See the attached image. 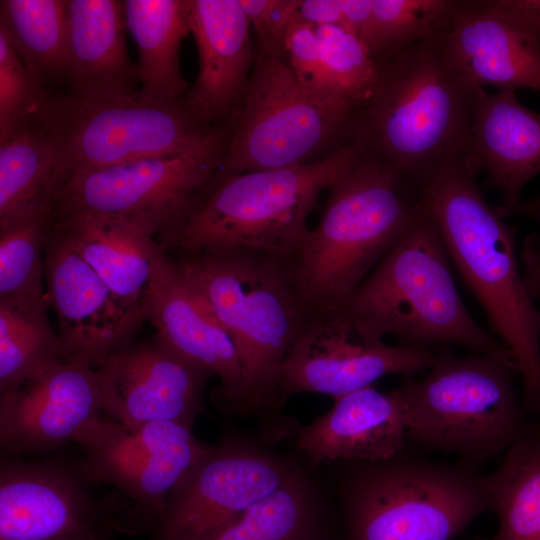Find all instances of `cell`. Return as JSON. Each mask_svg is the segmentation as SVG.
<instances>
[{
	"instance_id": "9",
	"label": "cell",
	"mask_w": 540,
	"mask_h": 540,
	"mask_svg": "<svg viewBox=\"0 0 540 540\" xmlns=\"http://www.w3.org/2000/svg\"><path fill=\"white\" fill-rule=\"evenodd\" d=\"M238 115L186 152L140 158L72 176L57 194L54 218L88 213L125 219L150 232L169 250L219 180Z\"/></svg>"
},
{
	"instance_id": "24",
	"label": "cell",
	"mask_w": 540,
	"mask_h": 540,
	"mask_svg": "<svg viewBox=\"0 0 540 540\" xmlns=\"http://www.w3.org/2000/svg\"><path fill=\"white\" fill-rule=\"evenodd\" d=\"M470 163L485 171L502 205L521 200L527 183L540 173V113L524 106L516 91H476Z\"/></svg>"
},
{
	"instance_id": "1",
	"label": "cell",
	"mask_w": 540,
	"mask_h": 540,
	"mask_svg": "<svg viewBox=\"0 0 540 540\" xmlns=\"http://www.w3.org/2000/svg\"><path fill=\"white\" fill-rule=\"evenodd\" d=\"M178 263L239 352L244 382L236 417L254 419L272 444L294 438L301 425L282 412L281 370L311 313L288 260L232 249L183 254Z\"/></svg>"
},
{
	"instance_id": "33",
	"label": "cell",
	"mask_w": 540,
	"mask_h": 540,
	"mask_svg": "<svg viewBox=\"0 0 540 540\" xmlns=\"http://www.w3.org/2000/svg\"><path fill=\"white\" fill-rule=\"evenodd\" d=\"M53 212L0 229V300L43 301L45 247Z\"/></svg>"
},
{
	"instance_id": "25",
	"label": "cell",
	"mask_w": 540,
	"mask_h": 540,
	"mask_svg": "<svg viewBox=\"0 0 540 540\" xmlns=\"http://www.w3.org/2000/svg\"><path fill=\"white\" fill-rule=\"evenodd\" d=\"M53 227L127 307L147 317L154 268L166 253L150 232L125 219L88 213L54 218Z\"/></svg>"
},
{
	"instance_id": "18",
	"label": "cell",
	"mask_w": 540,
	"mask_h": 540,
	"mask_svg": "<svg viewBox=\"0 0 540 540\" xmlns=\"http://www.w3.org/2000/svg\"><path fill=\"white\" fill-rule=\"evenodd\" d=\"M102 414L95 369L77 360L61 361L0 394L1 456L56 453Z\"/></svg>"
},
{
	"instance_id": "21",
	"label": "cell",
	"mask_w": 540,
	"mask_h": 540,
	"mask_svg": "<svg viewBox=\"0 0 540 540\" xmlns=\"http://www.w3.org/2000/svg\"><path fill=\"white\" fill-rule=\"evenodd\" d=\"M406 446L400 393L372 386L335 398L328 412L300 426L294 438V451L313 467L337 460L388 459Z\"/></svg>"
},
{
	"instance_id": "12",
	"label": "cell",
	"mask_w": 540,
	"mask_h": 540,
	"mask_svg": "<svg viewBox=\"0 0 540 540\" xmlns=\"http://www.w3.org/2000/svg\"><path fill=\"white\" fill-rule=\"evenodd\" d=\"M259 434L228 428L172 489L147 540H207L305 463Z\"/></svg>"
},
{
	"instance_id": "34",
	"label": "cell",
	"mask_w": 540,
	"mask_h": 540,
	"mask_svg": "<svg viewBox=\"0 0 540 540\" xmlns=\"http://www.w3.org/2000/svg\"><path fill=\"white\" fill-rule=\"evenodd\" d=\"M316 32L329 89L361 112L375 90L379 64L364 43L342 26H318Z\"/></svg>"
},
{
	"instance_id": "27",
	"label": "cell",
	"mask_w": 540,
	"mask_h": 540,
	"mask_svg": "<svg viewBox=\"0 0 540 540\" xmlns=\"http://www.w3.org/2000/svg\"><path fill=\"white\" fill-rule=\"evenodd\" d=\"M127 30L139 59L138 97L154 103L182 101L189 84L181 72L180 49L190 33V0H125Z\"/></svg>"
},
{
	"instance_id": "36",
	"label": "cell",
	"mask_w": 540,
	"mask_h": 540,
	"mask_svg": "<svg viewBox=\"0 0 540 540\" xmlns=\"http://www.w3.org/2000/svg\"><path fill=\"white\" fill-rule=\"evenodd\" d=\"M283 51L288 64L301 81L340 100L331 92L326 81L316 27L300 19L296 12L287 28Z\"/></svg>"
},
{
	"instance_id": "2",
	"label": "cell",
	"mask_w": 540,
	"mask_h": 540,
	"mask_svg": "<svg viewBox=\"0 0 540 540\" xmlns=\"http://www.w3.org/2000/svg\"><path fill=\"white\" fill-rule=\"evenodd\" d=\"M476 91L447 61L439 32L379 64L352 146L420 189L446 165L471 166Z\"/></svg>"
},
{
	"instance_id": "15",
	"label": "cell",
	"mask_w": 540,
	"mask_h": 540,
	"mask_svg": "<svg viewBox=\"0 0 540 540\" xmlns=\"http://www.w3.org/2000/svg\"><path fill=\"white\" fill-rule=\"evenodd\" d=\"M438 347H412L365 342L347 312L309 317L281 370L283 402L299 393L334 399L371 386L389 374L415 375L436 361Z\"/></svg>"
},
{
	"instance_id": "8",
	"label": "cell",
	"mask_w": 540,
	"mask_h": 540,
	"mask_svg": "<svg viewBox=\"0 0 540 540\" xmlns=\"http://www.w3.org/2000/svg\"><path fill=\"white\" fill-rule=\"evenodd\" d=\"M357 156L350 145L308 164L221 173L169 250L195 254L248 249L289 260L309 230L307 220L319 197Z\"/></svg>"
},
{
	"instance_id": "39",
	"label": "cell",
	"mask_w": 540,
	"mask_h": 540,
	"mask_svg": "<svg viewBox=\"0 0 540 540\" xmlns=\"http://www.w3.org/2000/svg\"><path fill=\"white\" fill-rule=\"evenodd\" d=\"M519 259L527 291L534 302L540 301V230L525 237Z\"/></svg>"
},
{
	"instance_id": "11",
	"label": "cell",
	"mask_w": 540,
	"mask_h": 540,
	"mask_svg": "<svg viewBox=\"0 0 540 540\" xmlns=\"http://www.w3.org/2000/svg\"><path fill=\"white\" fill-rule=\"evenodd\" d=\"M35 116L55 146L62 186L80 173L186 152L214 129L200 124L182 101L154 103L138 95L101 100L45 95Z\"/></svg>"
},
{
	"instance_id": "7",
	"label": "cell",
	"mask_w": 540,
	"mask_h": 540,
	"mask_svg": "<svg viewBox=\"0 0 540 540\" xmlns=\"http://www.w3.org/2000/svg\"><path fill=\"white\" fill-rule=\"evenodd\" d=\"M422 378L404 375L397 387L406 415V441L480 466L521 439L532 424L518 396L513 359L438 348Z\"/></svg>"
},
{
	"instance_id": "43",
	"label": "cell",
	"mask_w": 540,
	"mask_h": 540,
	"mask_svg": "<svg viewBox=\"0 0 540 540\" xmlns=\"http://www.w3.org/2000/svg\"><path fill=\"white\" fill-rule=\"evenodd\" d=\"M472 540H487L486 538H482V537H475L473 538Z\"/></svg>"
},
{
	"instance_id": "40",
	"label": "cell",
	"mask_w": 540,
	"mask_h": 540,
	"mask_svg": "<svg viewBox=\"0 0 540 540\" xmlns=\"http://www.w3.org/2000/svg\"><path fill=\"white\" fill-rule=\"evenodd\" d=\"M296 15L318 27L342 24L341 0H301Z\"/></svg>"
},
{
	"instance_id": "6",
	"label": "cell",
	"mask_w": 540,
	"mask_h": 540,
	"mask_svg": "<svg viewBox=\"0 0 540 540\" xmlns=\"http://www.w3.org/2000/svg\"><path fill=\"white\" fill-rule=\"evenodd\" d=\"M451 266L426 207L355 294L348 314L356 334L370 343L394 337L403 346L455 344L474 353L515 360L470 315Z\"/></svg>"
},
{
	"instance_id": "4",
	"label": "cell",
	"mask_w": 540,
	"mask_h": 540,
	"mask_svg": "<svg viewBox=\"0 0 540 540\" xmlns=\"http://www.w3.org/2000/svg\"><path fill=\"white\" fill-rule=\"evenodd\" d=\"M334 507L340 540H453L493 511L488 474L461 460H433L407 446L383 460L316 467Z\"/></svg>"
},
{
	"instance_id": "16",
	"label": "cell",
	"mask_w": 540,
	"mask_h": 540,
	"mask_svg": "<svg viewBox=\"0 0 540 540\" xmlns=\"http://www.w3.org/2000/svg\"><path fill=\"white\" fill-rule=\"evenodd\" d=\"M95 375L103 413L128 428L161 421L193 428L212 377L156 337L114 352Z\"/></svg>"
},
{
	"instance_id": "37",
	"label": "cell",
	"mask_w": 540,
	"mask_h": 540,
	"mask_svg": "<svg viewBox=\"0 0 540 540\" xmlns=\"http://www.w3.org/2000/svg\"><path fill=\"white\" fill-rule=\"evenodd\" d=\"M239 3L257 35V52L284 54L285 34L301 0H239Z\"/></svg>"
},
{
	"instance_id": "31",
	"label": "cell",
	"mask_w": 540,
	"mask_h": 540,
	"mask_svg": "<svg viewBox=\"0 0 540 540\" xmlns=\"http://www.w3.org/2000/svg\"><path fill=\"white\" fill-rule=\"evenodd\" d=\"M43 301L0 300V394L67 360Z\"/></svg>"
},
{
	"instance_id": "42",
	"label": "cell",
	"mask_w": 540,
	"mask_h": 540,
	"mask_svg": "<svg viewBox=\"0 0 540 540\" xmlns=\"http://www.w3.org/2000/svg\"><path fill=\"white\" fill-rule=\"evenodd\" d=\"M509 214L524 217L540 223V195L510 206Z\"/></svg>"
},
{
	"instance_id": "22",
	"label": "cell",
	"mask_w": 540,
	"mask_h": 540,
	"mask_svg": "<svg viewBox=\"0 0 540 540\" xmlns=\"http://www.w3.org/2000/svg\"><path fill=\"white\" fill-rule=\"evenodd\" d=\"M440 39L451 67L474 88L540 93V48L486 0H461Z\"/></svg>"
},
{
	"instance_id": "5",
	"label": "cell",
	"mask_w": 540,
	"mask_h": 540,
	"mask_svg": "<svg viewBox=\"0 0 540 540\" xmlns=\"http://www.w3.org/2000/svg\"><path fill=\"white\" fill-rule=\"evenodd\" d=\"M327 191L319 223L288 260L311 315L348 311L363 282L426 210L419 188L359 155Z\"/></svg>"
},
{
	"instance_id": "19",
	"label": "cell",
	"mask_w": 540,
	"mask_h": 540,
	"mask_svg": "<svg viewBox=\"0 0 540 540\" xmlns=\"http://www.w3.org/2000/svg\"><path fill=\"white\" fill-rule=\"evenodd\" d=\"M147 317L160 342L218 377L212 401L223 415L235 417L244 382L237 347L178 261L166 253L154 268Z\"/></svg>"
},
{
	"instance_id": "26",
	"label": "cell",
	"mask_w": 540,
	"mask_h": 540,
	"mask_svg": "<svg viewBox=\"0 0 540 540\" xmlns=\"http://www.w3.org/2000/svg\"><path fill=\"white\" fill-rule=\"evenodd\" d=\"M335 524L320 473L305 461L276 491L207 540H329Z\"/></svg>"
},
{
	"instance_id": "35",
	"label": "cell",
	"mask_w": 540,
	"mask_h": 540,
	"mask_svg": "<svg viewBox=\"0 0 540 540\" xmlns=\"http://www.w3.org/2000/svg\"><path fill=\"white\" fill-rule=\"evenodd\" d=\"M44 95L18 52L0 33V142L34 117Z\"/></svg>"
},
{
	"instance_id": "10",
	"label": "cell",
	"mask_w": 540,
	"mask_h": 540,
	"mask_svg": "<svg viewBox=\"0 0 540 540\" xmlns=\"http://www.w3.org/2000/svg\"><path fill=\"white\" fill-rule=\"evenodd\" d=\"M359 115V111L301 81L284 54L257 52L222 173L320 160L352 145Z\"/></svg>"
},
{
	"instance_id": "3",
	"label": "cell",
	"mask_w": 540,
	"mask_h": 540,
	"mask_svg": "<svg viewBox=\"0 0 540 540\" xmlns=\"http://www.w3.org/2000/svg\"><path fill=\"white\" fill-rule=\"evenodd\" d=\"M475 174L468 162L446 165L420 193L451 265L516 361L526 411L540 415V310L525 286L515 230L486 201Z\"/></svg>"
},
{
	"instance_id": "41",
	"label": "cell",
	"mask_w": 540,
	"mask_h": 540,
	"mask_svg": "<svg viewBox=\"0 0 540 540\" xmlns=\"http://www.w3.org/2000/svg\"><path fill=\"white\" fill-rule=\"evenodd\" d=\"M341 7V26L362 41L371 17L372 0H341Z\"/></svg>"
},
{
	"instance_id": "14",
	"label": "cell",
	"mask_w": 540,
	"mask_h": 540,
	"mask_svg": "<svg viewBox=\"0 0 540 540\" xmlns=\"http://www.w3.org/2000/svg\"><path fill=\"white\" fill-rule=\"evenodd\" d=\"M73 442L81 446L93 480L124 497L128 533L153 528L174 486L211 446L176 422L128 428L102 417L83 427Z\"/></svg>"
},
{
	"instance_id": "32",
	"label": "cell",
	"mask_w": 540,
	"mask_h": 540,
	"mask_svg": "<svg viewBox=\"0 0 540 540\" xmlns=\"http://www.w3.org/2000/svg\"><path fill=\"white\" fill-rule=\"evenodd\" d=\"M461 0H372L362 42L383 63L406 48L446 29Z\"/></svg>"
},
{
	"instance_id": "38",
	"label": "cell",
	"mask_w": 540,
	"mask_h": 540,
	"mask_svg": "<svg viewBox=\"0 0 540 540\" xmlns=\"http://www.w3.org/2000/svg\"><path fill=\"white\" fill-rule=\"evenodd\" d=\"M489 7L540 48V0H487Z\"/></svg>"
},
{
	"instance_id": "29",
	"label": "cell",
	"mask_w": 540,
	"mask_h": 540,
	"mask_svg": "<svg viewBox=\"0 0 540 540\" xmlns=\"http://www.w3.org/2000/svg\"><path fill=\"white\" fill-rule=\"evenodd\" d=\"M68 1H0V33L18 52L45 95L63 91Z\"/></svg>"
},
{
	"instance_id": "17",
	"label": "cell",
	"mask_w": 540,
	"mask_h": 540,
	"mask_svg": "<svg viewBox=\"0 0 540 540\" xmlns=\"http://www.w3.org/2000/svg\"><path fill=\"white\" fill-rule=\"evenodd\" d=\"M45 281L67 359L95 369L134 342L147 320L112 292L53 225L45 247Z\"/></svg>"
},
{
	"instance_id": "20",
	"label": "cell",
	"mask_w": 540,
	"mask_h": 540,
	"mask_svg": "<svg viewBox=\"0 0 540 540\" xmlns=\"http://www.w3.org/2000/svg\"><path fill=\"white\" fill-rule=\"evenodd\" d=\"M188 23L199 70L182 103L200 124L212 129L240 113L256 46L239 0H190Z\"/></svg>"
},
{
	"instance_id": "23",
	"label": "cell",
	"mask_w": 540,
	"mask_h": 540,
	"mask_svg": "<svg viewBox=\"0 0 540 540\" xmlns=\"http://www.w3.org/2000/svg\"><path fill=\"white\" fill-rule=\"evenodd\" d=\"M126 29L123 1L69 0L61 94L84 100L136 96L139 75L126 47Z\"/></svg>"
},
{
	"instance_id": "28",
	"label": "cell",
	"mask_w": 540,
	"mask_h": 540,
	"mask_svg": "<svg viewBox=\"0 0 540 540\" xmlns=\"http://www.w3.org/2000/svg\"><path fill=\"white\" fill-rule=\"evenodd\" d=\"M61 186L55 146L34 115L0 142V229L53 212Z\"/></svg>"
},
{
	"instance_id": "13",
	"label": "cell",
	"mask_w": 540,
	"mask_h": 540,
	"mask_svg": "<svg viewBox=\"0 0 540 540\" xmlns=\"http://www.w3.org/2000/svg\"><path fill=\"white\" fill-rule=\"evenodd\" d=\"M97 485L83 456H1L0 540H111L125 507Z\"/></svg>"
},
{
	"instance_id": "30",
	"label": "cell",
	"mask_w": 540,
	"mask_h": 540,
	"mask_svg": "<svg viewBox=\"0 0 540 540\" xmlns=\"http://www.w3.org/2000/svg\"><path fill=\"white\" fill-rule=\"evenodd\" d=\"M488 474L498 530L487 540H540V423L504 454Z\"/></svg>"
}]
</instances>
